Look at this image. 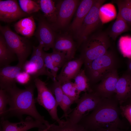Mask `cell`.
Segmentation results:
<instances>
[{"label":"cell","mask_w":131,"mask_h":131,"mask_svg":"<svg viewBox=\"0 0 131 131\" xmlns=\"http://www.w3.org/2000/svg\"><path fill=\"white\" fill-rule=\"evenodd\" d=\"M119 103L115 96L102 98L95 108L78 123L85 131H94L100 128H117L124 129V123L119 117Z\"/></svg>","instance_id":"obj_1"},{"label":"cell","mask_w":131,"mask_h":131,"mask_svg":"<svg viewBox=\"0 0 131 131\" xmlns=\"http://www.w3.org/2000/svg\"><path fill=\"white\" fill-rule=\"evenodd\" d=\"M35 86L33 82L25 86L24 89L18 88L15 84L5 89L8 97L9 107L6 118L16 116L22 119V116L26 115L49 127L50 124L37 111L35 105L34 91Z\"/></svg>","instance_id":"obj_2"},{"label":"cell","mask_w":131,"mask_h":131,"mask_svg":"<svg viewBox=\"0 0 131 131\" xmlns=\"http://www.w3.org/2000/svg\"><path fill=\"white\" fill-rule=\"evenodd\" d=\"M110 39L106 32L98 30L82 43L79 57L83 60L84 67L108 51L111 46Z\"/></svg>","instance_id":"obj_3"},{"label":"cell","mask_w":131,"mask_h":131,"mask_svg":"<svg viewBox=\"0 0 131 131\" xmlns=\"http://www.w3.org/2000/svg\"><path fill=\"white\" fill-rule=\"evenodd\" d=\"M118 62L115 51L112 49H109L105 54L94 60L85 67L86 74L92 87L100 82L108 73L117 69Z\"/></svg>","instance_id":"obj_4"},{"label":"cell","mask_w":131,"mask_h":131,"mask_svg":"<svg viewBox=\"0 0 131 131\" xmlns=\"http://www.w3.org/2000/svg\"><path fill=\"white\" fill-rule=\"evenodd\" d=\"M0 31L8 46L17 57L18 63L17 65L22 68L33 46L26 38L20 36L7 26L0 25Z\"/></svg>","instance_id":"obj_5"},{"label":"cell","mask_w":131,"mask_h":131,"mask_svg":"<svg viewBox=\"0 0 131 131\" xmlns=\"http://www.w3.org/2000/svg\"><path fill=\"white\" fill-rule=\"evenodd\" d=\"M105 1L96 0L75 33L79 48L91 34L101 27V22L100 16V9Z\"/></svg>","instance_id":"obj_6"},{"label":"cell","mask_w":131,"mask_h":131,"mask_svg":"<svg viewBox=\"0 0 131 131\" xmlns=\"http://www.w3.org/2000/svg\"><path fill=\"white\" fill-rule=\"evenodd\" d=\"M101 98L93 91L85 92L78 100L76 107L69 114L66 121L72 123L78 124L95 108Z\"/></svg>","instance_id":"obj_7"},{"label":"cell","mask_w":131,"mask_h":131,"mask_svg":"<svg viewBox=\"0 0 131 131\" xmlns=\"http://www.w3.org/2000/svg\"><path fill=\"white\" fill-rule=\"evenodd\" d=\"M34 82L38 93L36 101L47 110L51 118L58 124H62L64 121L58 117L57 108L58 106L51 91L45 82L38 78L34 79Z\"/></svg>","instance_id":"obj_8"},{"label":"cell","mask_w":131,"mask_h":131,"mask_svg":"<svg viewBox=\"0 0 131 131\" xmlns=\"http://www.w3.org/2000/svg\"><path fill=\"white\" fill-rule=\"evenodd\" d=\"M79 1L64 0L58 1L56 5L57 18L56 22L51 25L53 29L66 27L74 14Z\"/></svg>","instance_id":"obj_9"},{"label":"cell","mask_w":131,"mask_h":131,"mask_svg":"<svg viewBox=\"0 0 131 131\" xmlns=\"http://www.w3.org/2000/svg\"><path fill=\"white\" fill-rule=\"evenodd\" d=\"M119 78L117 69L112 70L102 79L99 83L92 86L93 91L101 98L112 97L115 94Z\"/></svg>","instance_id":"obj_10"},{"label":"cell","mask_w":131,"mask_h":131,"mask_svg":"<svg viewBox=\"0 0 131 131\" xmlns=\"http://www.w3.org/2000/svg\"><path fill=\"white\" fill-rule=\"evenodd\" d=\"M44 56V55L39 56L32 53L30 60H27L23 65V70L30 74L34 79L40 76L45 75L53 81L56 79L53 77L46 67Z\"/></svg>","instance_id":"obj_11"},{"label":"cell","mask_w":131,"mask_h":131,"mask_svg":"<svg viewBox=\"0 0 131 131\" xmlns=\"http://www.w3.org/2000/svg\"><path fill=\"white\" fill-rule=\"evenodd\" d=\"M21 9L15 0H0V20L9 23L28 16Z\"/></svg>","instance_id":"obj_12"},{"label":"cell","mask_w":131,"mask_h":131,"mask_svg":"<svg viewBox=\"0 0 131 131\" xmlns=\"http://www.w3.org/2000/svg\"><path fill=\"white\" fill-rule=\"evenodd\" d=\"M49 127L29 116L25 120L16 123H11L5 119L1 118L0 131H27L34 128H37L39 131H41Z\"/></svg>","instance_id":"obj_13"},{"label":"cell","mask_w":131,"mask_h":131,"mask_svg":"<svg viewBox=\"0 0 131 131\" xmlns=\"http://www.w3.org/2000/svg\"><path fill=\"white\" fill-rule=\"evenodd\" d=\"M53 30L46 19H40L35 35L45 51L53 47L56 38Z\"/></svg>","instance_id":"obj_14"},{"label":"cell","mask_w":131,"mask_h":131,"mask_svg":"<svg viewBox=\"0 0 131 131\" xmlns=\"http://www.w3.org/2000/svg\"><path fill=\"white\" fill-rule=\"evenodd\" d=\"M115 97L120 105L131 97V75L127 73L119 77L115 89Z\"/></svg>","instance_id":"obj_15"},{"label":"cell","mask_w":131,"mask_h":131,"mask_svg":"<svg viewBox=\"0 0 131 131\" xmlns=\"http://www.w3.org/2000/svg\"><path fill=\"white\" fill-rule=\"evenodd\" d=\"M84 64L80 58L66 62L62 67L59 74L56 77L57 80L61 84L74 79L81 70Z\"/></svg>","instance_id":"obj_16"},{"label":"cell","mask_w":131,"mask_h":131,"mask_svg":"<svg viewBox=\"0 0 131 131\" xmlns=\"http://www.w3.org/2000/svg\"><path fill=\"white\" fill-rule=\"evenodd\" d=\"M77 46L71 37L68 35H59L55 38L53 51L65 52L68 61L74 58Z\"/></svg>","instance_id":"obj_17"},{"label":"cell","mask_w":131,"mask_h":131,"mask_svg":"<svg viewBox=\"0 0 131 131\" xmlns=\"http://www.w3.org/2000/svg\"><path fill=\"white\" fill-rule=\"evenodd\" d=\"M22 68L17 65L7 66L0 68V89H5L15 84L16 77L23 71Z\"/></svg>","instance_id":"obj_18"},{"label":"cell","mask_w":131,"mask_h":131,"mask_svg":"<svg viewBox=\"0 0 131 131\" xmlns=\"http://www.w3.org/2000/svg\"><path fill=\"white\" fill-rule=\"evenodd\" d=\"M96 0H83L80 3L76 16L69 29L75 33L81 27L82 23Z\"/></svg>","instance_id":"obj_19"},{"label":"cell","mask_w":131,"mask_h":131,"mask_svg":"<svg viewBox=\"0 0 131 131\" xmlns=\"http://www.w3.org/2000/svg\"><path fill=\"white\" fill-rule=\"evenodd\" d=\"M16 32L26 38H29L34 34L36 25L32 16L21 19L14 25Z\"/></svg>","instance_id":"obj_20"},{"label":"cell","mask_w":131,"mask_h":131,"mask_svg":"<svg viewBox=\"0 0 131 131\" xmlns=\"http://www.w3.org/2000/svg\"><path fill=\"white\" fill-rule=\"evenodd\" d=\"M36 1L39 5L48 23L52 25L56 22L57 9L54 2L51 0H39Z\"/></svg>","instance_id":"obj_21"},{"label":"cell","mask_w":131,"mask_h":131,"mask_svg":"<svg viewBox=\"0 0 131 131\" xmlns=\"http://www.w3.org/2000/svg\"><path fill=\"white\" fill-rule=\"evenodd\" d=\"M17 57L10 49L5 39L1 34L0 36V67L9 65Z\"/></svg>","instance_id":"obj_22"},{"label":"cell","mask_w":131,"mask_h":131,"mask_svg":"<svg viewBox=\"0 0 131 131\" xmlns=\"http://www.w3.org/2000/svg\"><path fill=\"white\" fill-rule=\"evenodd\" d=\"M129 28L127 23L118 13L115 21L106 32L110 38L115 40L121 34L129 30Z\"/></svg>","instance_id":"obj_23"},{"label":"cell","mask_w":131,"mask_h":131,"mask_svg":"<svg viewBox=\"0 0 131 131\" xmlns=\"http://www.w3.org/2000/svg\"><path fill=\"white\" fill-rule=\"evenodd\" d=\"M74 83L79 93L93 91L90 81L86 75L84 69L80 70L74 78Z\"/></svg>","instance_id":"obj_24"},{"label":"cell","mask_w":131,"mask_h":131,"mask_svg":"<svg viewBox=\"0 0 131 131\" xmlns=\"http://www.w3.org/2000/svg\"><path fill=\"white\" fill-rule=\"evenodd\" d=\"M117 5L118 13L128 24L131 25V0H113Z\"/></svg>","instance_id":"obj_25"},{"label":"cell","mask_w":131,"mask_h":131,"mask_svg":"<svg viewBox=\"0 0 131 131\" xmlns=\"http://www.w3.org/2000/svg\"><path fill=\"white\" fill-rule=\"evenodd\" d=\"M49 131H85L84 128L79 124H73L66 121L61 124H50Z\"/></svg>","instance_id":"obj_26"},{"label":"cell","mask_w":131,"mask_h":131,"mask_svg":"<svg viewBox=\"0 0 131 131\" xmlns=\"http://www.w3.org/2000/svg\"><path fill=\"white\" fill-rule=\"evenodd\" d=\"M61 85L64 93L76 103L80 98V93L74 83L70 81L61 84Z\"/></svg>","instance_id":"obj_27"},{"label":"cell","mask_w":131,"mask_h":131,"mask_svg":"<svg viewBox=\"0 0 131 131\" xmlns=\"http://www.w3.org/2000/svg\"><path fill=\"white\" fill-rule=\"evenodd\" d=\"M18 2L21 9L28 15L37 12L40 9L39 5L36 1L32 0H19Z\"/></svg>","instance_id":"obj_28"},{"label":"cell","mask_w":131,"mask_h":131,"mask_svg":"<svg viewBox=\"0 0 131 131\" xmlns=\"http://www.w3.org/2000/svg\"><path fill=\"white\" fill-rule=\"evenodd\" d=\"M50 54L55 65L59 70L68 61L66 54L64 52L53 51Z\"/></svg>","instance_id":"obj_29"},{"label":"cell","mask_w":131,"mask_h":131,"mask_svg":"<svg viewBox=\"0 0 131 131\" xmlns=\"http://www.w3.org/2000/svg\"><path fill=\"white\" fill-rule=\"evenodd\" d=\"M8 95L4 90H0V115L1 118L5 119L7 109V106L8 105Z\"/></svg>","instance_id":"obj_30"},{"label":"cell","mask_w":131,"mask_h":131,"mask_svg":"<svg viewBox=\"0 0 131 131\" xmlns=\"http://www.w3.org/2000/svg\"><path fill=\"white\" fill-rule=\"evenodd\" d=\"M53 81V82L49 89L55 97V98L58 106L61 105L64 93L62 89L61 84L56 79Z\"/></svg>","instance_id":"obj_31"},{"label":"cell","mask_w":131,"mask_h":131,"mask_svg":"<svg viewBox=\"0 0 131 131\" xmlns=\"http://www.w3.org/2000/svg\"><path fill=\"white\" fill-rule=\"evenodd\" d=\"M75 103L71 98L64 93L62 99L59 106L63 111L64 114L62 118L65 117L66 119L69 114L72 111L70 107L72 104Z\"/></svg>","instance_id":"obj_32"},{"label":"cell","mask_w":131,"mask_h":131,"mask_svg":"<svg viewBox=\"0 0 131 131\" xmlns=\"http://www.w3.org/2000/svg\"><path fill=\"white\" fill-rule=\"evenodd\" d=\"M119 45L123 57L131 59V40H120Z\"/></svg>","instance_id":"obj_33"},{"label":"cell","mask_w":131,"mask_h":131,"mask_svg":"<svg viewBox=\"0 0 131 131\" xmlns=\"http://www.w3.org/2000/svg\"><path fill=\"white\" fill-rule=\"evenodd\" d=\"M44 59L46 67L48 70H50V72L53 77L56 79L57 73L59 70L55 65L51 58L50 53L45 52Z\"/></svg>","instance_id":"obj_34"},{"label":"cell","mask_w":131,"mask_h":131,"mask_svg":"<svg viewBox=\"0 0 131 131\" xmlns=\"http://www.w3.org/2000/svg\"><path fill=\"white\" fill-rule=\"evenodd\" d=\"M34 80L30 74L23 71L19 73L16 79V82L25 86L33 82Z\"/></svg>","instance_id":"obj_35"},{"label":"cell","mask_w":131,"mask_h":131,"mask_svg":"<svg viewBox=\"0 0 131 131\" xmlns=\"http://www.w3.org/2000/svg\"><path fill=\"white\" fill-rule=\"evenodd\" d=\"M119 107L121 114L126 118L131 126V104L120 105Z\"/></svg>","instance_id":"obj_36"},{"label":"cell","mask_w":131,"mask_h":131,"mask_svg":"<svg viewBox=\"0 0 131 131\" xmlns=\"http://www.w3.org/2000/svg\"><path fill=\"white\" fill-rule=\"evenodd\" d=\"M94 131H128L123 129L117 128H100Z\"/></svg>","instance_id":"obj_37"},{"label":"cell","mask_w":131,"mask_h":131,"mask_svg":"<svg viewBox=\"0 0 131 131\" xmlns=\"http://www.w3.org/2000/svg\"><path fill=\"white\" fill-rule=\"evenodd\" d=\"M127 66V69L126 73L131 75V59H129Z\"/></svg>","instance_id":"obj_38"},{"label":"cell","mask_w":131,"mask_h":131,"mask_svg":"<svg viewBox=\"0 0 131 131\" xmlns=\"http://www.w3.org/2000/svg\"><path fill=\"white\" fill-rule=\"evenodd\" d=\"M125 103H126L125 104H131V97L128 99V100Z\"/></svg>","instance_id":"obj_39"},{"label":"cell","mask_w":131,"mask_h":131,"mask_svg":"<svg viewBox=\"0 0 131 131\" xmlns=\"http://www.w3.org/2000/svg\"><path fill=\"white\" fill-rule=\"evenodd\" d=\"M48 128L46 129H45V130H44L41 131H47L48 130Z\"/></svg>","instance_id":"obj_40"},{"label":"cell","mask_w":131,"mask_h":131,"mask_svg":"<svg viewBox=\"0 0 131 131\" xmlns=\"http://www.w3.org/2000/svg\"><path fill=\"white\" fill-rule=\"evenodd\" d=\"M47 131H49L48 130Z\"/></svg>","instance_id":"obj_41"}]
</instances>
